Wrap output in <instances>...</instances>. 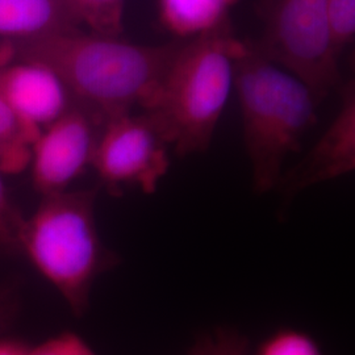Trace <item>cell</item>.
<instances>
[{
	"label": "cell",
	"instance_id": "4fadbf2b",
	"mask_svg": "<svg viewBox=\"0 0 355 355\" xmlns=\"http://www.w3.org/2000/svg\"><path fill=\"white\" fill-rule=\"evenodd\" d=\"M80 24L91 33L119 37L124 29L125 0H70Z\"/></svg>",
	"mask_w": 355,
	"mask_h": 355
},
{
	"label": "cell",
	"instance_id": "3957f363",
	"mask_svg": "<svg viewBox=\"0 0 355 355\" xmlns=\"http://www.w3.org/2000/svg\"><path fill=\"white\" fill-rule=\"evenodd\" d=\"M241 110L245 150L253 191H275L286 159L302 146L318 121L320 105L304 83L265 58L254 42L236 62L234 89Z\"/></svg>",
	"mask_w": 355,
	"mask_h": 355
},
{
	"label": "cell",
	"instance_id": "7c38bea8",
	"mask_svg": "<svg viewBox=\"0 0 355 355\" xmlns=\"http://www.w3.org/2000/svg\"><path fill=\"white\" fill-rule=\"evenodd\" d=\"M40 135L20 121L0 96V171L17 174L29 167L32 145Z\"/></svg>",
	"mask_w": 355,
	"mask_h": 355
},
{
	"label": "cell",
	"instance_id": "7a4b0ae2",
	"mask_svg": "<svg viewBox=\"0 0 355 355\" xmlns=\"http://www.w3.org/2000/svg\"><path fill=\"white\" fill-rule=\"evenodd\" d=\"M232 26L180 41L141 110L179 158L205 153L234 89L236 62L248 48Z\"/></svg>",
	"mask_w": 355,
	"mask_h": 355
},
{
	"label": "cell",
	"instance_id": "8992f818",
	"mask_svg": "<svg viewBox=\"0 0 355 355\" xmlns=\"http://www.w3.org/2000/svg\"><path fill=\"white\" fill-rule=\"evenodd\" d=\"M91 166L114 196L127 189L152 195L170 170L171 150L145 114L130 112L104 123Z\"/></svg>",
	"mask_w": 355,
	"mask_h": 355
},
{
	"label": "cell",
	"instance_id": "52a82bcc",
	"mask_svg": "<svg viewBox=\"0 0 355 355\" xmlns=\"http://www.w3.org/2000/svg\"><path fill=\"white\" fill-rule=\"evenodd\" d=\"M102 125L92 114L74 105L44 128L32 145L29 167L35 189L48 196L69 189L92 164Z\"/></svg>",
	"mask_w": 355,
	"mask_h": 355
},
{
	"label": "cell",
	"instance_id": "2e32d148",
	"mask_svg": "<svg viewBox=\"0 0 355 355\" xmlns=\"http://www.w3.org/2000/svg\"><path fill=\"white\" fill-rule=\"evenodd\" d=\"M328 19L333 48L340 57L354 42L355 0H328Z\"/></svg>",
	"mask_w": 355,
	"mask_h": 355
},
{
	"label": "cell",
	"instance_id": "ba28073f",
	"mask_svg": "<svg viewBox=\"0 0 355 355\" xmlns=\"http://www.w3.org/2000/svg\"><path fill=\"white\" fill-rule=\"evenodd\" d=\"M355 170V82H345L341 89V104L329 127L296 165L284 170L275 191L284 205L303 191Z\"/></svg>",
	"mask_w": 355,
	"mask_h": 355
},
{
	"label": "cell",
	"instance_id": "9c48e42d",
	"mask_svg": "<svg viewBox=\"0 0 355 355\" xmlns=\"http://www.w3.org/2000/svg\"><path fill=\"white\" fill-rule=\"evenodd\" d=\"M0 96L36 135L74 107L61 78L46 64L33 61L0 69Z\"/></svg>",
	"mask_w": 355,
	"mask_h": 355
},
{
	"label": "cell",
	"instance_id": "44dd1931",
	"mask_svg": "<svg viewBox=\"0 0 355 355\" xmlns=\"http://www.w3.org/2000/svg\"><path fill=\"white\" fill-rule=\"evenodd\" d=\"M13 54H15V48L12 45H3L0 48V69L11 64L10 61L12 58Z\"/></svg>",
	"mask_w": 355,
	"mask_h": 355
},
{
	"label": "cell",
	"instance_id": "30bf717a",
	"mask_svg": "<svg viewBox=\"0 0 355 355\" xmlns=\"http://www.w3.org/2000/svg\"><path fill=\"white\" fill-rule=\"evenodd\" d=\"M70 0H0V37L31 41L79 31Z\"/></svg>",
	"mask_w": 355,
	"mask_h": 355
},
{
	"label": "cell",
	"instance_id": "ac0fdd59",
	"mask_svg": "<svg viewBox=\"0 0 355 355\" xmlns=\"http://www.w3.org/2000/svg\"><path fill=\"white\" fill-rule=\"evenodd\" d=\"M28 355H96V353L80 336L64 331L29 347Z\"/></svg>",
	"mask_w": 355,
	"mask_h": 355
},
{
	"label": "cell",
	"instance_id": "9a60e30c",
	"mask_svg": "<svg viewBox=\"0 0 355 355\" xmlns=\"http://www.w3.org/2000/svg\"><path fill=\"white\" fill-rule=\"evenodd\" d=\"M249 338L239 330L220 327L203 333L187 355H249Z\"/></svg>",
	"mask_w": 355,
	"mask_h": 355
},
{
	"label": "cell",
	"instance_id": "ffe728a7",
	"mask_svg": "<svg viewBox=\"0 0 355 355\" xmlns=\"http://www.w3.org/2000/svg\"><path fill=\"white\" fill-rule=\"evenodd\" d=\"M29 346L19 340L0 337V355H28Z\"/></svg>",
	"mask_w": 355,
	"mask_h": 355
},
{
	"label": "cell",
	"instance_id": "5bb4252c",
	"mask_svg": "<svg viewBox=\"0 0 355 355\" xmlns=\"http://www.w3.org/2000/svg\"><path fill=\"white\" fill-rule=\"evenodd\" d=\"M254 355H325L318 341L303 330H278L257 347Z\"/></svg>",
	"mask_w": 355,
	"mask_h": 355
},
{
	"label": "cell",
	"instance_id": "5b68a950",
	"mask_svg": "<svg viewBox=\"0 0 355 355\" xmlns=\"http://www.w3.org/2000/svg\"><path fill=\"white\" fill-rule=\"evenodd\" d=\"M263 32L257 51L300 79L321 102L341 82L328 0H261Z\"/></svg>",
	"mask_w": 355,
	"mask_h": 355
},
{
	"label": "cell",
	"instance_id": "8fae6325",
	"mask_svg": "<svg viewBox=\"0 0 355 355\" xmlns=\"http://www.w3.org/2000/svg\"><path fill=\"white\" fill-rule=\"evenodd\" d=\"M240 0H157L158 21L175 40L186 41L227 29Z\"/></svg>",
	"mask_w": 355,
	"mask_h": 355
},
{
	"label": "cell",
	"instance_id": "6da1fadb",
	"mask_svg": "<svg viewBox=\"0 0 355 355\" xmlns=\"http://www.w3.org/2000/svg\"><path fill=\"white\" fill-rule=\"evenodd\" d=\"M180 41L142 45L80 31L24 41V61L46 64L73 101L102 125L142 107L155 89Z\"/></svg>",
	"mask_w": 355,
	"mask_h": 355
},
{
	"label": "cell",
	"instance_id": "d6986e66",
	"mask_svg": "<svg viewBox=\"0 0 355 355\" xmlns=\"http://www.w3.org/2000/svg\"><path fill=\"white\" fill-rule=\"evenodd\" d=\"M17 311V295L11 287H0V337L11 325Z\"/></svg>",
	"mask_w": 355,
	"mask_h": 355
},
{
	"label": "cell",
	"instance_id": "277c9868",
	"mask_svg": "<svg viewBox=\"0 0 355 355\" xmlns=\"http://www.w3.org/2000/svg\"><path fill=\"white\" fill-rule=\"evenodd\" d=\"M98 189L62 191L42 200L20 232L19 252L62 296L76 318L89 308L98 278L119 265L103 242L95 215Z\"/></svg>",
	"mask_w": 355,
	"mask_h": 355
},
{
	"label": "cell",
	"instance_id": "e0dca14e",
	"mask_svg": "<svg viewBox=\"0 0 355 355\" xmlns=\"http://www.w3.org/2000/svg\"><path fill=\"white\" fill-rule=\"evenodd\" d=\"M0 171V255L19 252L20 232L26 217L11 202Z\"/></svg>",
	"mask_w": 355,
	"mask_h": 355
}]
</instances>
